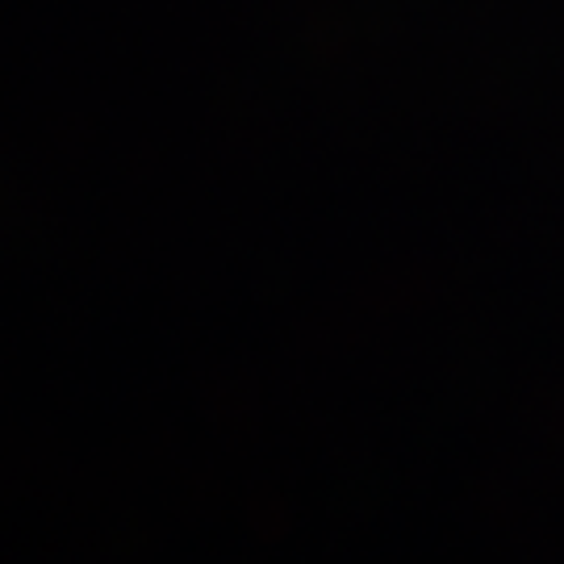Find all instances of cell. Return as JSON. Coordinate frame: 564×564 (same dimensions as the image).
<instances>
[]
</instances>
